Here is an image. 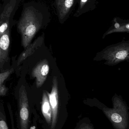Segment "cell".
Masks as SVG:
<instances>
[{"mask_svg":"<svg viewBox=\"0 0 129 129\" xmlns=\"http://www.w3.org/2000/svg\"><path fill=\"white\" fill-rule=\"evenodd\" d=\"M88 0H80V7L82 8L88 1Z\"/></svg>","mask_w":129,"mask_h":129,"instance_id":"16","label":"cell"},{"mask_svg":"<svg viewBox=\"0 0 129 129\" xmlns=\"http://www.w3.org/2000/svg\"><path fill=\"white\" fill-rule=\"evenodd\" d=\"M104 111L117 129L126 128L128 125L127 109L124 103L119 99H114L113 108H105Z\"/></svg>","mask_w":129,"mask_h":129,"instance_id":"2","label":"cell"},{"mask_svg":"<svg viewBox=\"0 0 129 129\" xmlns=\"http://www.w3.org/2000/svg\"><path fill=\"white\" fill-rule=\"evenodd\" d=\"M46 15L44 8L38 2L31 1L23 5L17 28L24 48L30 44L36 34L42 27Z\"/></svg>","mask_w":129,"mask_h":129,"instance_id":"1","label":"cell"},{"mask_svg":"<svg viewBox=\"0 0 129 129\" xmlns=\"http://www.w3.org/2000/svg\"><path fill=\"white\" fill-rule=\"evenodd\" d=\"M50 68L46 59L39 63L34 67L32 71V76L36 78V87L40 88L43 85L47 79Z\"/></svg>","mask_w":129,"mask_h":129,"instance_id":"7","label":"cell"},{"mask_svg":"<svg viewBox=\"0 0 129 129\" xmlns=\"http://www.w3.org/2000/svg\"><path fill=\"white\" fill-rule=\"evenodd\" d=\"M18 116L20 129H29V99L25 86L22 85L19 91Z\"/></svg>","mask_w":129,"mask_h":129,"instance_id":"3","label":"cell"},{"mask_svg":"<svg viewBox=\"0 0 129 129\" xmlns=\"http://www.w3.org/2000/svg\"><path fill=\"white\" fill-rule=\"evenodd\" d=\"M10 28L0 37V70L8 60L10 45Z\"/></svg>","mask_w":129,"mask_h":129,"instance_id":"8","label":"cell"},{"mask_svg":"<svg viewBox=\"0 0 129 129\" xmlns=\"http://www.w3.org/2000/svg\"><path fill=\"white\" fill-rule=\"evenodd\" d=\"M129 29V23H127V24H125V25L120 26L118 28H114L110 30L107 33V35H109V34L116 32H128Z\"/></svg>","mask_w":129,"mask_h":129,"instance_id":"13","label":"cell"},{"mask_svg":"<svg viewBox=\"0 0 129 129\" xmlns=\"http://www.w3.org/2000/svg\"><path fill=\"white\" fill-rule=\"evenodd\" d=\"M24 0H3L0 13V23H13V17L17 10Z\"/></svg>","mask_w":129,"mask_h":129,"instance_id":"5","label":"cell"},{"mask_svg":"<svg viewBox=\"0 0 129 129\" xmlns=\"http://www.w3.org/2000/svg\"><path fill=\"white\" fill-rule=\"evenodd\" d=\"M79 129H93L92 127L88 124H83L80 126Z\"/></svg>","mask_w":129,"mask_h":129,"instance_id":"15","label":"cell"},{"mask_svg":"<svg viewBox=\"0 0 129 129\" xmlns=\"http://www.w3.org/2000/svg\"><path fill=\"white\" fill-rule=\"evenodd\" d=\"M14 72L13 68H11L4 73H0V96L5 95L8 91V88L4 85L5 81Z\"/></svg>","mask_w":129,"mask_h":129,"instance_id":"12","label":"cell"},{"mask_svg":"<svg viewBox=\"0 0 129 129\" xmlns=\"http://www.w3.org/2000/svg\"><path fill=\"white\" fill-rule=\"evenodd\" d=\"M41 110L43 116L49 125H51L52 112L48 97L46 92H44L42 95Z\"/></svg>","mask_w":129,"mask_h":129,"instance_id":"10","label":"cell"},{"mask_svg":"<svg viewBox=\"0 0 129 129\" xmlns=\"http://www.w3.org/2000/svg\"><path fill=\"white\" fill-rule=\"evenodd\" d=\"M114 26H115V28H118L120 27V25L118 22H116L115 25H114Z\"/></svg>","mask_w":129,"mask_h":129,"instance_id":"17","label":"cell"},{"mask_svg":"<svg viewBox=\"0 0 129 129\" xmlns=\"http://www.w3.org/2000/svg\"><path fill=\"white\" fill-rule=\"evenodd\" d=\"M74 0H56L57 8L60 18L63 19L73 5Z\"/></svg>","mask_w":129,"mask_h":129,"instance_id":"11","label":"cell"},{"mask_svg":"<svg viewBox=\"0 0 129 129\" xmlns=\"http://www.w3.org/2000/svg\"><path fill=\"white\" fill-rule=\"evenodd\" d=\"M129 50L128 44H121L107 50L104 53V58L109 64H116L128 58Z\"/></svg>","mask_w":129,"mask_h":129,"instance_id":"4","label":"cell"},{"mask_svg":"<svg viewBox=\"0 0 129 129\" xmlns=\"http://www.w3.org/2000/svg\"><path fill=\"white\" fill-rule=\"evenodd\" d=\"M46 92L48 97L52 112L51 127V129H54L57 124L59 107L58 81L56 77L53 78L52 89L50 93L47 91Z\"/></svg>","mask_w":129,"mask_h":129,"instance_id":"6","label":"cell"},{"mask_svg":"<svg viewBox=\"0 0 129 129\" xmlns=\"http://www.w3.org/2000/svg\"><path fill=\"white\" fill-rule=\"evenodd\" d=\"M2 3L0 2V13H1V10Z\"/></svg>","mask_w":129,"mask_h":129,"instance_id":"18","label":"cell"},{"mask_svg":"<svg viewBox=\"0 0 129 129\" xmlns=\"http://www.w3.org/2000/svg\"><path fill=\"white\" fill-rule=\"evenodd\" d=\"M0 129H9L6 121L1 116H0Z\"/></svg>","mask_w":129,"mask_h":129,"instance_id":"14","label":"cell"},{"mask_svg":"<svg viewBox=\"0 0 129 129\" xmlns=\"http://www.w3.org/2000/svg\"><path fill=\"white\" fill-rule=\"evenodd\" d=\"M43 38L39 37L38 38L27 46L25 50L21 53L17 61V65H19L23 60H25L27 57L32 55L42 44Z\"/></svg>","mask_w":129,"mask_h":129,"instance_id":"9","label":"cell"}]
</instances>
